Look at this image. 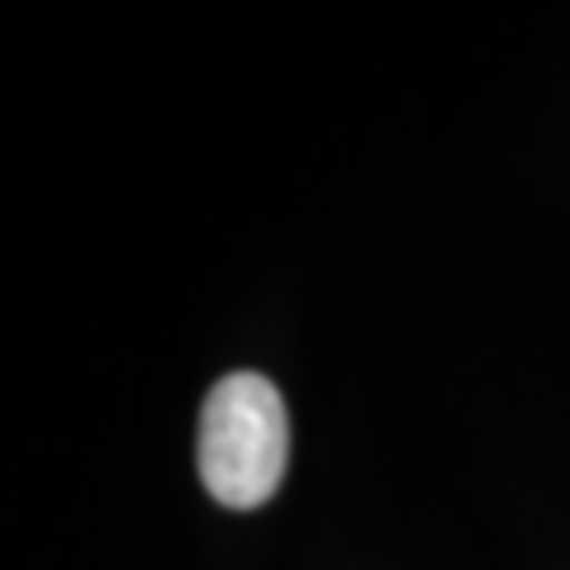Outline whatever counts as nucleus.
Listing matches in <instances>:
<instances>
[{"instance_id":"obj_1","label":"nucleus","mask_w":570,"mask_h":570,"mask_svg":"<svg viewBox=\"0 0 570 570\" xmlns=\"http://www.w3.org/2000/svg\"><path fill=\"white\" fill-rule=\"evenodd\" d=\"M291 461L281 390L257 371H234L200 409V480L224 509H257L276 494Z\"/></svg>"}]
</instances>
